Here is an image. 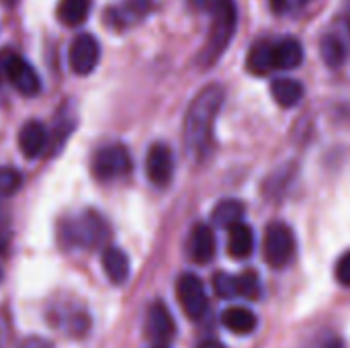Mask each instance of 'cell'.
I'll return each mask as SVG.
<instances>
[{
    "instance_id": "6da1fadb",
    "label": "cell",
    "mask_w": 350,
    "mask_h": 348,
    "mask_svg": "<svg viewBox=\"0 0 350 348\" xmlns=\"http://www.w3.org/2000/svg\"><path fill=\"white\" fill-rule=\"evenodd\" d=\"M224 86H205L189 105L185 115V148L195 162H203L213 148V127L215 119L224 107Z\"/></svg>"
},
{
    "instance_id": "7a4b0ae2",
    "label": "cell",
    "mask_w": 350,
    "mask_h": 348,
    "mask_svg": "<svg viewBox=\"0 0 350 348\" xmlns=\"http://www.w3.org/2000/svg\"><path fill=\"white\" fill-rule=\"evenodd\" d=\"M238 25V6L234 0H213L211 2V29L203 49L197 55L201 68H211L228 49L234 39Z\"/></svg>"
},
{
    "instance_id": "3957f363",
    "label": "cell",
    "mask_w": 350,
    "mask_h": 348,
    "mask_svg": "<svg viewBox=\"0 0 350 348\" xmlns=\"http://www.w3.org/2000/svg\"><path fill=\"white\" fill-rule=\"evenodd\" d=\"M66 244L68 246H82L86 250L100 248L109 238V224L96 211H86L74 222H66Z\"/></svg>"
},
{
    "instance_id": "277c9868",
    "label": "cell",
    "mask_w": 350,
    "mask_h": 348,
    "mask_svg": "<svg viewBox=\"0 0 350 348\" xmlns=\"http://www.w3.org/2000/svg\"><path fill=\"white\" fill-rule=\"evenodd\" d=\"M265 260L273 269H285L297 252V240L293 230L283 222H273L267 226L265 242H262Z\"/></svg>"
},
{
    "instance_id": "5b68a950",
    "label": "cell",
    "mask_w": 350,
    "mask_h": 348,
    "mask_svg": "<svg viewBox=\"0 0 350 348\" xmlns=\"http://www.w3.org/2000/svg\"><path fill=\"white\" fill-rule=\"evenodd\" d=\"M92 174L103 180V183H109V180H117V178H123L131 172L133 168V160L127 152L125 146L121 144H111V146H105L100 148L94 156H92Z\"/></svg>"
},
{
    "instance_id": "8992f818",
    "label": "cell",
    "mask_w": 350,
    "mask_h": 348,
    "mask_svg": "<svg viewBox=\"0 0 350 348\" xmlns=\"http://www.w3.org/2000/svg\"><path fill=\"white\" fill-rule=\"evenodd\" d=\"M0 74L21 92L23 96H35L41 90V80L35 68L21 55L4 51L0 53Z\"/></svg>"
},
{
    "instance_id": "52a82bcc",
    "label": "cell",
    "mask_w": 350,
    "mask_h": 348,
    "mask_svg": "<svg viewBox=\"0 0 350 348\" xmlns=\"http://www.w3.org/2000/svg\"><path fill=\"white\" fill-rule=\"evenodd\" d=\"M176 297H178V304H180L183 312L191 320H201L207 314V308H209L207 293H205L203 281L197 275L185 273V275L178 277V281H176Z\"/></svg>"
},
{
    "instance_id": "ba28073f",
    "label": "cell",
    "mask_w": 350,
    "mask_h": 348,
    "mask_svg": "<svg viewBox=\"0 0 350 348\" xmlns=\"http://www.w3.org/2000/svg\"><path fill=\"white\" fill-rule=\"evenodd\" d=\"M98 59H100V45L90 33H82L72 41L68 51V62L74 74L78 76L90 74L96 68Z\"/></svg>"
},
{
    "instance_id": "9c48e42d",
    "label": "cell",
    "mask_w": 350,
    "mask_h": 348,
    "mask_svg": "<svg viewBox=\"0 0 350 348\" xmlns=\"http://www.w3.org/2000/svg\"><path fill=\"white\" fill-rule=\"evenodd\" d=\"M176 334V324L164 302H154L146 316V336L158 347H166Z\"/></svg>"
},
{
    "instance_id": "30bf717a",
    "label": "cell",
    "mask_w": 350,
    "mask_h": 348,
    "mask_svg": "<svg viewBox=\"0 0 350 348\" xmlns=\"http://www.w3.org/2000/svg\"><path fill=\"white\" fill-rule=\"evenodd\" d=\"M146 174L154 187H168L174 176V156L166 144H154L146 156Z\"/></svg>"
},
{
    "instance_id": "8fae6325",
    "label": "cell",
    "mask_w": 350,
    "mask_h": 348,
    "mask_svg": "<svg viewBox=\"0 0 350 348\" xmlns=\"http://www.w3.org/2000/svg\"><path fill=\"white\" fill-rule=\"evenodd\" d=\"M187 252H189V258L197 265H207L213 260L217 252V242H215L213 230L207 224L193 226L189 234V242H187Z\"/></svg>"
},
{
    "instance_id": "7c38bea8",
    "label": "cell",
    "mask_w": 350,
    "mask_h": 348,
    "mask_svg": "<svg viewBox=\"0 0 350 348\" xmlns=\"http://www.w3.org/2000/svg\"><path fill=\"white\" fill-rule=\"evenodd\" d=\"M49 144V133L41 121H27L18 131V148L25 158L33 160L45 152Z\"/></svg>"
},
{
    "instance_id": "4fadbf2b",
    "label": "cell",
    "mask_w": 350,
    "mask_h": 348,
    "mask_svg": "<svg viewBox=\"0 0 350 348\" xmlns=\"http://www.w3.org/2000/svg\"><path fill=\"white\" fill-rule=\"evenodd\" d=\"M304 62V47L295 37H283L273 41V64L275 70H293Z\"/></svg>"
},
{
    "instance_id": "5bb4252c",
    "label": "cell",
    "mask_w": 350,
    "mask_h": 348,
    "mask_svg": "<svg viewBox=\"0 0 350 348\" xmlns=\"http://www.w3.org/2000/svg\"><path fill=\"white\" fill-rule=\"evenodd\" d=\"M103 271L113 285H123L131 271L127 254L117 246L105 248L103 250Z\"/></svg>"
},
{
    "instance_id": "9a60e30c",
    "label": "cell",
    "mask_w": 350,
    "mask_h": 348,
    "mask_svg": "<svg viewBox=\"0 0 350 348\" xmlns=\"http://www.w3.org/2000/svg\"><path fill=\"white\" fill-rule=\"evenodd\" d=\"M221 324L226 330H230L232 334L238 336H248L256 330L258 326V318L254 312H250L248 308H228L221 314Z\"/></svg>"
},
{
    "instance_id": "2e32d148",
    "label": "cell",
    "mask_w": 350,
    "mask_h": 348,
    "mask_svg": "<svg viewBox=\"0 0 350 348\" xmlns=\"http://www.w3.org/2000/svg\"><path fill=\"white\" fill-rule=\"evenodd\" d=\"M228 252L236 260H244L254 252V232L248 224H238L230 228L228 236Z\"/></svg>"
},
{
    "instance_id": "e0dca14e",
    "label": "cell",
    "mask_w": 350,
    "mask_h": 348,
    "mask_svg": "<svg viewBox=\"0 0 350 348\" xmlns=\"http://www.w3.org/2000/svg\"><path fill=\"white\" fill-rule=\"evenodd\" d=\"M246 68L250 74L256 76H267L269 72L275 70L273 64V41H258L250 47L248 57H246Z\"/></svg>"
},
{
    "instance_id": "ac0fdd59",
    "label": "cell",
    "mask_w": 350,
    "mask_h": 348,
    "mask_svg": "<svg viewBox=\"0 0 350 348\" xmlns=\"http://www.w3.org/2000/svg\"><path fill=\"white\" fill-rule=\"evenodd\" d=\"M271 94L277 101V105L291 109V107L299 105V101L304 98V86H301V82H297L293 78H277L271 84Z\"/></svg>"
},
{
    "instance_id": "d6986e66",
    "label": "cell",
    "mask_w": 350,
    "mask_h": 348,
    "mask_svg": "<svg viewBox=\"0 0 350 348\" xmlns=\"http://www.w3.org/2000/svg\"><path fill=\"white\" fill-rule=\"evenodd\" d=\"M244 211H246V209H244V205H242L238 199H224V201H219V203L215 205V209H213V213H211V219H213L215 226L230 230V228L242 224Z\"/></svg>"
},
{
    "instance_id": "ffe728a7",
    "label": "cell",
    "mask_w": 350,
    "mask_h": 348,
    "mask_svg": "<svg viewBox=\"0 0 350 348\" xmlns=\"http://www.w3.org/2000/svg\"><path fill=\"white\" fill-rule=\"evenodd\" d=\"M92 0H59L57 18L68 27H78L88 18Z\"/></svg>"
},
{
    "instance_id": "44dd1931",
    "label": "cell",
    "mask_w": 350,
    "mask_h": 348,
    "mask_svg": "<svg viewBox=\"0 0 350 348\" xmlns=\"http://www.w3.org/2000/svg\"><path fill=\"white\" fill-rule=\"evenodd\" d=\"M320 51H322L324 62H326L330 68H338V66H342L345 59H347V49H345V45L340 43V39H336L334 35H324V37H322Z\"/></svg>"
},
{
    "instance_id": "7402d4cb",
    "label": "cell",
    "mask_w": 350,
    "mask_h": 348,
    "mask_svg": "<svg viewBox=\"0 0 350 348\" xmlns=\"http://www.w3.org/2000/svg\"><path fill=\"white\" fill-rule=\"evenodd\" d=\"M236 293L238 297H244V299H260L262 295L260 277L254 271H244L236 275Z\"/></svg>"
},
{
    "instance_id": "603a6c76",
    "label": "cell",
    "mask_w": 350,
    "mask_h": 348,
    "mask_svg": "<svg viewBox=\"0 0 350 348\" xmlns=\"http://www.w3.org/2000/svg\"><path fill=\"white\" fill-rule=\"evenodd\" d=\"M23 185V176L16 168L0 166V199H6L14 195Z\"/></svg>"
},
{
    "instance_id": "cb8c5ba5",
    "label": "cell",
    "mask_w": 350,
    "mask_h": 348,
    "mask_svg": "<svg viewBox=\"0 0 350 348\" xmlns=\"http://www.w3.org/2000/svg\"><path fill=\"white\" fill-rule=\"evenodd\" d=\"M213 291L221 299H234V297H238V293H236V275L217 273L213 277Z\"/></svg>"
},
{
    "instance_id": "d4e9b609",
    "label": "cell",
    "mask_w": 350,
    "mask_h": 348,
    "mask_svg": "<svg viewBox=\"0 0 350 348\" xmlns=\"http://www.w3.org/2000/svg\"><path fill=\"white\" fill-rule=\"evenodd\" d=\"M293 172H295L293 166H285L283 170L275 172V174L267 180L269 195H281V193H285V189L289 187V183H291V178H293Z\"/></svg>"
},
{
    "instance_id": "484cf974",
    "label": "cell",
    "mask_w": 350,
    "mask_h": 348,
    "mask_svg": "<svg viewBox=\"0 0 350 348\" xmlns=\"http://www.w3.org/2000/svg\"><path fill=\"white\" fill-rule=\"evenodd\" d=\"M334 273H336V279L342 287H350V250L338 258Z\"/></svg>"
},
{
    "instance_id": "4316f807",
    "label": "cell",
    "mask_w": 350,
    "mask_h": 348,
    "mask_svg": "<svg viewBox=\"0 0 350 348\" xmlns=\"http://www.w3.org/2000/svg\"><path fill=\"white\" fill-rule=\"evenodd\" d=\"M18 348H53L51 347V343H47L45 338H41V336H31V338H27L23 345Z\"/></svg>"
},
{
    "instance_id": "83f0119b",
    "label": "cell",
    "mask_w": 350,
    "mask_h": 348,
    "mask_svg": "<svg viewBox=\"0 0 350 348\" xmlns=\"http://www.w3.org/2000/svg\"><path fill=\"white\" fill-rule=\"evenodd\" d=\"M6 242H8V222H6V217H4V213L0 209V250H4Z\"/></svg>"
},
{
    "instance_id": "f1b7e54d",
    "label": "cell",
    "mask_w": 350,
    "mask_h": 348,
    "mask_svg": "<svg viewBox=\"0 0 350 348\" xmlns=\"http://www.w3.org/2000/svg\"><path fill=\"white\" fill-rule=\"evenodd\" d=\"M271 4L277 12H287L297 4V0H271Z\"/></svg>"
},
{
    "instance_id": "f546056e",
    "label": "cell",
    "mask_w": 350,
    "mask_h": 348,
    "mask_svg": "<svg viewBox=\"0 0 350 348\" xmlns=\"http://www.w3.org/2000/svg\"><path fill=\"white\" fill-rule=\"evenodd\" d=\"M320 348H347V345L340 340V338H336V336H332V338H328V340H324Z\"/></svg>"
},
{
    "instance_id": "4dcf8cb0",
    "label": "cell",
    "mask_w": 350,
    "mask_h": 348,
    "mask_svg": "<svg viewBox=\"0 0 350 348\" xmlns=\"http://www.w3.org/2000/svg\"><path fill=\"white\" fill-rule=\"evenodd\" d=\"M197 348H226L219 340H203Z\"/></svg>"
},
{
    "instance_id": "1f68e13d",
    "label": "cell",
    "mask_w": 350,
    "mask_h": 348,
    "mask_svg": "<svg viewBox=\"0 0 350 348\" xmlns=\"http://www.w3.org/2000/svg\"><path fill=\"white\" fill-rule=\"evenodd\" d=\"M207 2H209V0H191V4H193V6H197V8L207 6Z\"/></svg>"
},
{
    "instance_id": "d6a6232c",
    "label": "cell",
    "mask_w": 350,
    "mask_h": 348,
    "mask_svg": "<svg viewBox=\"0 0 350 348\" xmlns=\"http://www.w3.org/2000/svg\"><path fill=\"white\" fill-rule=\"evenodd\" d=\"M347 27H349V31H350V14H349V18H347Z\"/></svg>"
},
{
    "instance_id": "836d02e7",
    "label": "cell",
    "mask_w": 350,
    "mask_h": 348,
    "mask_svg": "<svg viewBox=\"0 0 350 348\" xmlns=\"http://www.w3.org/2000/svg\"><path fill=\"white\" fill-rule=\"evenodd\" d=\"M297 2H308V0H297Z\"/></svg>"
},
{
    "instance_id": "e575fe53",
    "label": "cell",
    "mask_w": 350,
    "mask_h": 348,
    "mask_svg": "<svg viewBox=\"0 0 350 348\" xmlns=\"http://www.w3.org/2000/svg\"><path fill=\"white\" fill-rule=\"evenodd\" d=\"M154 348H168V347H154Z\"/></svg>"
},
{
    "instance_id": "d590c367",
    "label": "cell",
    "mask_w": 350,
    "mask_h": 348,
    "mask_svg": "<svg viewBox=\"0 0 350 348\" xmlns=\"http://www.w3.org/2000/svg\"><path fill=\"white\" fill-rule=\"evenodd\" d=\"M8 4H12V0H8Z\"/></svg>"
},
{
    "instance_id": "8d00e7d4",
    "label": "cell",
    "mask_w": 350,
    "mask_h": 348,
    "mask_svg": "<svg viewBox=\"0 0 350 348\" xmlns=\"http://www.w3.org/2000/svg\"><path fill=\"white\" fill-rule=\"evenodd\" d=\"M0 279H2V271H0Z\"/></svg>"
}]
</instances>
